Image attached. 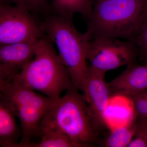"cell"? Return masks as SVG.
Returning a JSON list of instances; mask_svg holds the SVG:
<instances>
[{"label": "cell", "instance_id": "7a4b0ae2", "mask_svg": "<svg viewBox=\"0 0 147 147\" xmlns=\"http://www.w3.org/2000/svg\"><path fill=\"white\" fill-rule=\"evenodd\" d=\"M39 125L55 127L84 147L97 143L102 129L93 117L84 95L76 88L67 91L55 101Z\"/></svg>", "mask_w": 147, "mask_h": 147}, {"label": "cell", "instance_id": "7c38bea8", "mask_svg": "<svg viewBox=\"0 0 147 147\" xmlns=\"http://www.w3.org/2000/svg\"><path fill=\"white\" fill-rule=\"evenodd\" d=\"M16 117L12 108L0 98V145L12 147L21 139L22 130L16 122Z\"/></svg>", "mask_w": 147, "mask_h": 147}, {"label": "cell", "instance_id": "277c9868", "mask_svg": "<svg viewBox=\"0 0 147 147\" xmlns=\"http://www.w3.org/2000/svg\"><path fill=\"white\" fill-rule=\"evenodd\" d=\"M18 76L26 86L53 101L59 100L64 91L76 88L53 42L45 35L39 40L34 58L24 66Z\"/></svg>", "mask_w": 147, "mask_h": 147}, {"label": "cell", "instance_id": "ba28073f", "mask_svg": "<svg viewBox=\"0 0 147 147\" xmlns=\"http://www.w3.org/2000/svg\"><path fill=\"white\" fill-rule=\"evenodd\" d=\"M40 39L1 45V83L12 81L24 66L34 58Z\"/></svg>", "mask_w": 147, "mask_h": 147}, {"label": "cell", "instance_id": "ac0fdd59", "mask_svg": "<svg viewBox=\"0 0 147 147\" xmlns=\"http://www.w3.org/2000/svg\"><path fill=\"white\" fill-rule=\"evenodd\" d=\"M127 147H147V126L146 120H137L136 132Z\"/></svg>", "mask_w": 147, "mask_h": 147}, {"label": "cell", "instance_id": "8992f818", "mask_svg": "<svg viewBox=\"0 0 147 147\" xmlns=\"http://www.w3.org/2000/svg\"><path fill=\"white\" fill-rule=\"evenodd\" d=\"M139 56L135 42L120 38H92L87 48V60L90 65L105 72L137 63Z\"/></svg>", "mask_w": 147, "mask_h": 147}, {"label": "cell", "instance_id": "52a82bcc", "mask_svg": "<svg viewBox=\"0 0 147 147\" xmlns=\"http://www.w3.org/2000/svg\"><path fill=\"white\" fill-rule=\"evenodd\" d=\"M45 36L42 22L21 7L0 4V45L38 39Z\"/></svg>", "mask_w": 147, "mask_h": 147}, {"label": "cell", "instance_id": "3957f363", "mask_svg": "<svg viewBox=\"0 0 147 147\" xmlns=\"http://www.w3.org/2000/svg\"><path fill=\"white\" fill-rule=\"evenodd\" d=\"M147 0H96L87 20L92 38L108 37L135 42Z\"/></svg>", "mask_w": 147, "mask_h": 147}, {"label": "cell", "instance_id": "9c48e42d", "mask_svg": "<svg viewBox=\"0 0 147 147\" xmlns=\"http://www.w3.org/2000/svg\"><path fill=\"white\" fill-rule=\"evenodd\" d=\"M106 72L91 65H88L86 98L93 117L98 126H106L104 119V112L112 97L108 83L105 80Z\"/></svg>", "mask_w": 147, "mask_h": 147}, {"label": "cell", "instance_id": "e0dca14e", "mask_svg": "<svg viewBox=\"0 0 147 147\" xmlns=\"http://www.w3.org/2000/svg\"><path fill=\"white\" fill-rule=\"evenodd\" d=\"M125 96L131 100L136 117L145 119L147 115V89Z\"/></svg>", "mask_w": 147, "mask_h": 147}, {"label": "cell", "instance_id": "8fae6325", "mask_svg": "<svg viewBox=\"0 0 147 147\" xmlns=\"http://www.w3.org/2000/svg\"><path fill=\"white\" fill-rule=\"evenodd\" d=\"M136 118L133 105L129 98L123 95L112 96L104 114L107 127L112 129L124 126Z\"/></svg>", "mask_w": 147, "mask_h": 147}, {"label": "cell", "instance_id": "4fadbf2b", "mask_svg": "<svg viewBox=\"0 0 147 147\" xmlns=\"http://www.w3.org/2000/svg\"><path fill=\"white\" fill-rule=\"evenodd\" d=\"M38 137L40 138L39 142H30L21 147H84L53 127L39 125Z\"/></svg>", "mask_w": 147, "mask_h": 147}, {"label": "cell", "instance_id": "5bb4252c", "mask_svg": "<svg viewBox=\"0 0 147 147\" xmlns=\"http://www.w3.org/2000/svg\"><path fill=\"white\" fill-rule=\"evenodd\" d=\"M51 13L73 18L79 13L86 19L92 8V0H52Z\"/></svg>", "mask_w": 147, "mask_h": 147}, {"label": "cell", "instance_id": "d6986e66", "mask_svg": "<svg viewBox=\"0 0 147 147\" xmlns=\"http://www.w3.org/2000/svg\"><path fill=\"white\" fill-rule=\"evenodd\" d=\"M135 43L139 50V59L147 64V21L140 27Z\"/></svg>", "mask_w": 147, "mask_h": 147}, {"label": "cell", "instance_id": "6da1fadb", "mask_svg": "<svg viewBox=\"0 0 147 147\" xmlns=\"http://www.w3.org/2000/svg\"><path fill=\"white\" fill-rule=\"evenodd\" d=\"M45 36L57 47L59 56L68 69L75 87L84 95L88 73L86 63L88 45L92 39L87 30L79 32L73 18L50 13L42 22Z\"/></svg>", "mask_w": 147, "mask_h": 147}, {"label": "cell", "instance_id": "2e32d148", "mask_svg": "<svg viewBox=\"0 0 147 147\" xmlns=\"http://www.w3.org/2000/svg\"><path fill=\"white\" fill-rule=\"evenodd\" d=\"M15 5L21 7L33 14L46 16L51 13V7L48 0H9Z\"/></svg>", "mask_w": 147, "mask_h": 147}, {"label": "cell", "instance_id": "30bf717a", "mask_svg": "<svg viewBox=\"0 0 147 147\" xmlns=\"http://www.w3.org/2000/svg\"><path fill=\"white\" fill-rule=\"evenodd\" d=\"M108 84L112 96H127L147 89V64L142 65L137 63L129 65Z\"/></svg>", "mask_w": 147, "mask_h": 147}, {"label": "cell", "instance_id": "44dd1931", "mask_svg": "<svg viewBox=\"0 0 147 147\" xmlns=\"http://www.w3.org/2000/svg\"><path fill=\"white\" fill-rule=\"evenodd\" d=\"M145 119H147V115H146V117H145Z\"/></svg>", "mask_w": 147, "mask_h": 147}, {"label": "cell", "instance_id": "ffe728a7", "mask_svg": "<svg viewBox=\"0 0 147 147\" xmlns=\"http://www.w3.org/2000/svg\"><path fill=\"white\" fill-rule=\"evenodd\" d=\"M147 21V0L145 4L142 17V25ZM141 25V26H142Z\"/></svg>", "mask_w": 147, "mask_h": 147}, {"label": "cell", "instance_id": "7402d4cb", "mask_svg": "<svg viewBox=\"0 0 147 147\" xmlns=\"http://www.w3.org/2000/svg\"><path fill=\"white\" fill-rule=\"evenodd\" d=\"M146 119V121H147V119Z\"/></svg>", "mask_w": 147, "mask_h": 147}, {"label": "cell", "instance_id": "9a60e30c", "mask_svg": "<svg viewBox=\"0 0 147 147\" xmlns=\"http://www.w3.org/2000/svg\"><path fill=\"white\" fill-rule=\"evenodd\" d=\"M137 125L136 118L128 124L111 129L110 134L104 141V146H128L136 132Z\"/></svg>", "mask_w": 147, "mask_h": 147}, {"label": "cell", "instance_id": "5b68a950", "mask_svg": "<svg viewBox=\"0 0 147 147\" xmlns=\"http://www.w3.org/2000/svg\"><path fill=\"white\" fill-rule=\"evenodd\" d=\"M18 75L11 82L0 83V98L12 108L21 124V141L13 147H21L38 137L40 123L55 102L26 86Z\"/></svg>", "mask_w": 147, "mask_h": 147}]
</instances>
